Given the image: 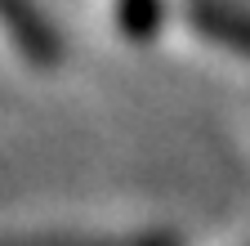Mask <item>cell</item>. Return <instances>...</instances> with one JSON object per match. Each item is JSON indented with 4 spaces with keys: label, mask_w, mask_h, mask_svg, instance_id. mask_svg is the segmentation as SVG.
<instances>
[{
    "label": "cell",
    "mask_w": 250,
    "mask_h": 246,
    "mask_svg": "<svg viewBox=\"0 0 250 246\" xmlns=\"http://www.w3.org/2000/svg\"><path fill=\"white\" fill-rule=\"evenodd\" d=\"M0 22L9 27V36L18 41V49H22L27 58L49 63V58L58 54V49H54V36L45 32V22H36V14H31L27 0H0Z\"/></svg>",
    "instance_id": "obj_1"
}]
</instances>
